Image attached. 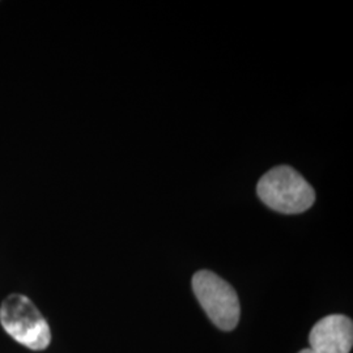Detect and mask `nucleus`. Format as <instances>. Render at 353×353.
I'll use <instances>...</instances> for the list:
<instances>
[{
    "label": "nucleus",
    "instance_id": "7ed1b4c3",
    "mask_svg": "<svg viewBox=\"0 0 353 353\" xmlns=\"http://www.w3.org/2000/svg\"><path fill=\"white\" fill-rule=\"evenodd\" d=\"M192 290L217 327L224 331L236 328L240 321V301L229 283L214 272L202 270L192 278Z\"/></svg>",
    "mask_w": 353,
    "mask_h": 353
},
{
    "label": "nucleus",
    "instance_id": "20e7f679",
    "mask_svg": "<svg viewBox=\"0 0 353 353\" xmlns=\"http://www.w3.org/2000/svg\"><path fill=\"white\" fill-rule=\"evenodd\" d=\"M310 350L313 353H350L353 344V323L348 316H325L312 328Z\"/></svg>",
    "mask_w": 353,
    "mask_h": 353
},
{
    "label": "nucleus",
    "instance_id": "f257e3e1",
    "mask_svg": "<svg viewBox=\"0 0 353 353\" xmlns=\"http://www.w3.org/2000/svg\"><path fill=\"white\" fill-rule=\"evenodd\" d=\"M256 192L267 207L280 214H301L316 201V192L309 182L287 165L267 172L259 179Z\"/></svg>",
    "mask_w": 353,
    "mask_h": 353
},
{
    "label": "nucleus",
    "instance_id": "f03ea898",
    "mask_svg": "<svg viewBox=\"0 0 353 353\" xmlns=\"http://www.w3.org/2000/svg\"><path fill=\"white\" fill-rule=\"evenodd\" d=\"M0 323L14 341L33 351H42L50 344V327L26 296L11 294L3 301Z\"/></svg>",
    "mask_w": 353,
    "mask_h": 353
},
{
    "label": "nucleus",
    "instance_id": "39448f33",
    "mask_svg": "<svg viewBox=\"0 0 353 353\" xmlns=\"http://www.w3.org/2000/svg\"><path fill=\"white\" fill-rule=\"evenodd\" d=\"M299 353H313V351H312V350H310V348H309V350H303V351H301V352H299Z\"/></svg>",
    "mask_w": 353,
    "mask_h": 353
}]
</instances>
